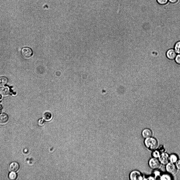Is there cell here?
Returning a JSON list of instances; mask_svg holds the SVG:
<instances>
[{"instance_id":"obj_9","label":"cell","mask_w":180,"mask_h":180,"mask_svg":"<svg viewBox=\"0 0 180 180\" xmlns=\"http://www.w3.org/2000/svg\"><path fill=\"white\" fill-rule=\"evenodd\" d=\"M20 166L18 163L15 162L11 163L9 166V169L12 172H16L17 171L19 168Z\"/></svg>"},{"instance_id":"obj_3","label":"cell","mask_w":180,"mask_h":180,"mask_svg":"<svg viewBox=\"0 0 180 180\" xmlns=\"http://www.w3.org/2000/svg\"><path fill=\"white\" fill-rule=\"evenodd\" d=\"M165 166L166 170L168 173L171 175L176 174L177 169L175 163L169 162Z\"/></svg>"},{"instance_id":"obj_2","label":"cell","mask_w":180,"mask_h":180,"mask_svg":"<svg viewBox=\"0 0 180 180\" xmlns=\"http://www.w3.org/2000/svg\"><path fill=\"white\" fill-rule=\"evenodd\" d=\"M160 163L158 158L153 157L150 158L148 161V165L150 167L153 169H157L160 167Z\"/></svg>"},{"instance_id":"obj_25","label":"cell","mask_w":180,"mask_h":180,"mask_svg":"<svg viewBox=\"0 0 180 180\" xmlns=\"http://www.w3.org/2000/svg\"><path fill=\"white\" fill-rule=\"evenodd\" d=\"M1 106H0V112L1 111Z\"/></svg>"},{"instance_id":"obj_14","label":"cell","mask_w":180,"mask_h":180,"mask_svg":"<svg viewBox=\"0 0 180 180\" xmlns=\"http://www.w3.org/2000/svg\"><path fill=\"white\" fill-rule=\"evenodd\" d=\"M8 81V79L6 77L4 76L0 77V85H4L7 83Z\"/></svg>"},{"instance_id":"obj_22","label":"cell","mask_w":180,"mask_h":180,"mask_svg":"<svg viewBox=\"0 0 180 180\" xmlns=\"http://www.w3.org/2000/svg\"><path fill=\"white\" fill-rule=\"evenodd\" d=\"M160 174V172L159 171H156L154 172V175L155 176V177H158L159 176H160L161 175Z\"/></svg>"},{"instance_id":"obj_15","label":"cell","mask_w":180,"mask_h":180,"mask_svg":"<svg viewBox=\"0 0 180 180\" xmlns=\"http://www.w3.org/2000/svg\"><path fill=\"white\" fill-rule=\"evenodd\" d=\"M160 152L156 149L153 150L151 153L152 157L158 158L160 154Z\"/></svg>"},{"instance_id":"obj_6","label":"cell","mask_w":180,"mask_h":180,"mask_svg":"<svg viewBox=\"0 0 180 180\" xmlns=\"http://www.w3.org/2000/svg\"><path fill=\"white\" fill-rule=\"evenodd\" d=\"M21 53L22 56L26 59H28L31 57L33 53L32 50L28 47L23 48L21 50Z\"/></svg>"},{"instance_id":"obj_12","label":"cell","mask_w":180,"mask_h":180,"mask_svg":"<svg viewBox=\"0 0 180 180\" xmlns=\"http://www.w3.org/2000/svg\"><path fill=\"white\" fill-rule=\"evenodd\" d=\"M178 159V157L176 154L172 153L169 155V161L170 162L175 164Z\"/></svg>"},{"instance_id":"obj_24","label":"cell","mask_w":180,"mask_h":180,"mask_svg":"<svg viewBox=\"0 0 180 180\" xmlns=\"http://www.w3.org/2000/svg\"><path fill=\"white\" fill-rule=\"evenodd\" d=\"M1 98H2V96L0 94V99H1Z\"/></svg>"},{"instance_id":"obj_8","label":"cell","mask_w":180,"mask_h":180,"mask_svg":"<svg viewBox=\"0 0 180 180\" xmlns=\"http://www.w3.org/2000/svg\"><path fill=\"white\" fill-rule=\"evenodd\" d=\"M153 133L151 130L148 128H146L143 130L141 132L142 137L145 139L152 136Z\"/></svg>"},{"instance_id":"obj_16","label":"cell","mask_w":180,"mask_h":180,"mask_svg":"<svg viewBox=\"0 0 180 180\" xmlns=\"http://www.w3.org/2000/svg\"><path fill=\"white\" fill-rule=\"evenodd\" d=\"M174 50L177 53L180 54V41L176 43L174 46Z\"/></svg>"},{"instance_id":"obj_7","label":"cell","mask_w":180,"mask_h":180,"mask_svg":"<svg viewBox=\"0 0 180 180\" xmlns=\"http://www.w3.org/2000/svg\"><path fill=\"white\" fill-rule=\"evenodd\" d=\"M177 55V53L174 49H170L168 50L166 53L167 58L170 60H174Z\"/></svg>"},{"instance_id":"obj_21","label":"cell","mask_w":180,"mask_h":180,"mask_svg":"<svg viewBox=\"0 0 180 180\" xmlns=\"http://www.w3.org/2000/svg\"><path fill=\"white\" fill-rule=\"evenodd\" d=\"M179 0H168V2L170 4H174L178 2Z\"/></svg>"},{"instance_id":"obj_19","label":"cell","mask_w":180,"mask_h":180,"mask_svg":"<svg viewBox=\"0 0 180 180\" xmlns=\"http://www.w3.org/2000/svg\"><path fill=\"white\" fill-rule=\"evenodd\" d=\"M174 60L176 64L180 65V54H179L176 55Z\"/></svg>"},{"instance_id":"obj_23","label":"cell","mask_w":180,"mask_h":180,"mask_svg":"<svg viewBox=\"0 0 180 180\" xmlns=\"http://www.w3.org/2000/svg\"><path fill=\"white\" fill-rule=\"evenodd\" d=\"M164 148L163 147V146H161L159 148V151L160 152L161 151V152H163V150L164 149Z\"/></svg>"},{"instance_id":"obj_18","label":"cell","mask_w":180,"mask_h":180,"mask_svg":"<svg viewBox=\"0 0 180 180\" xmlns=\"http://www.w3.org/2000/svg\"><path fill=\"white\" fill-rule=\"evenodd\" d=\"M17 177V174L13 172L10 173L9 175V177L11 180H15L16 179Z\"/></svg>"},{"instance_id":"obj_4","label":"cell","mask_w":180,"mask_h":180,"mask_svg":"<svg viewBox=\"0 0 180 180\" xmlns=\"http://www.w3.org/2000/svg\"><path fill=\"white\" fill-rule=\"evenodd\" d=\"M169 155L167 153L163 152L161 153L158 159L160 163L165 165L169 162Z\"/></svg>"},{"instance_id":"obj_1","label":"cell","mask_w":180,"mask_h":180,"mask_svg":"<svg viewBox=\"0 0 180 180\" xmlns=\"http://www.w3.org/2000/svg\"><path fill=\"white\" fill-rule=\"evenodd\" d=\"M144 143L145 147L151 150L156 149L158 145L157 140L152 136L145 139Z\"/></svg>"},{"instance_id":"obj_10","label":"cell","mask_w":180,"mask_h":180,"mask_svg":"<svg viewBox=\"0 0 180 180\" xmlns=\"http://www.w3.org/2000/svg\"><path fill=\"white\" fill-rule=\"evenodd\" d=\"M8 119V116L6 113H3L0 114V124H3L6 123Z\"/></svg>"},{"instance_id":"obj_20","label":"cell","mask_w":180,"mask_h":180,"mask_svg":"<svg viewBox=\"0 0 180 180\" xmlns=\"http://www.w3.org/2000/svg\"><path fill=\"white\" fill-rule=\"evenodd\" d=\"M175 164L177 169L180 170V159H178L175 163Z\"/></svg>"},{"instance_id":"obj_13","label":"cell","mask_w":180,"mask_h":180,"mask_svg":"<svg viewBox=\"0 0 180 180\" xmlns=\"http://www.w3.org/2000/svg\"><path fill=\"white\" fill-rule=\"evenodd\" d=\"M160 178L161 180H170L172 179L171 174L168 173H164L161 174L160 176Z\"/></svg>"},{"instance_id":"obj_17","label":"cell","mask_w":180,"mask_h":180,"mask_svg":"<svg viewBox=\"0 0 180 180\" xmlns=\"http://www.w3.org/2000/svg\"><path fill=\"white\" fill-rule=\"evenodd\" d=\"M157 3L161 6H165L169 2L168 0H156Z\"/></svg>"},{"instance_id":"obj_5","label":"cell","mask_w":180,"mask_h":180,"mask_svg":"<svg viewBox=\"0 0 180 180\" xmlns=\"http://www.w3.org/2000/svg\"><path fill=\"white\" fill-rule=\"evenodd\" d=\"M129 178L130 180H143V176L140 172L136 170H133L130 173Z\"/></svg>"},{"instance_id":"obj_11","label":"cell","mask_w":180,"mask_h":180,"mask_svg":"<svg viewBox=\"0 0 180 180\" xmlns=\"http://www.w3.org/2000/svg\"><path fill=\"white\" fill-rule=\"evenodd\" d=\"M0 93L3 96H6L8 95L10 93L9 88L7 86L2 87L0 89Z\"/></svg>"}]
</instances>
